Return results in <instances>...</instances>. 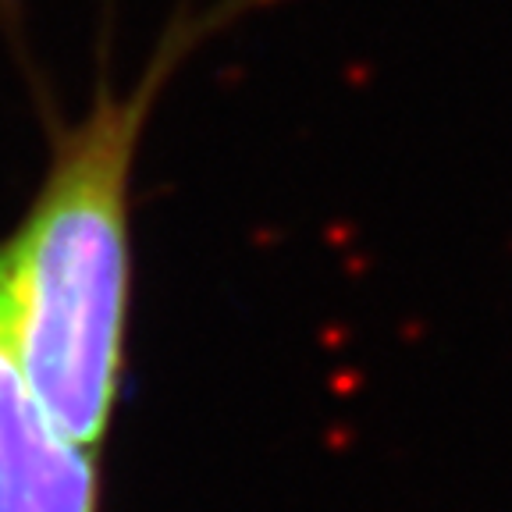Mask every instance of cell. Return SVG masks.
I'll use <instances>...</instances> for the list:
<instances>
[{"instance_id":"1","label":"cell","mask_w":512,"mask_h":512,"mask_svg":"<svg viewBox=\"0 0 512 512\" xmlns=\"http://www.w3.org/2000/svg\"><path fill=\"white\" fill-rule=\"evenodd\" d=\"M143 111L146 96L96 107L8 242L25 377L57 431L86 452L100 448L118 388L125 185Z\"/></svg>"},{"instance_id":"2","label":"cell","mask_w":512,"mask_h":512,"mask_svg":"<svg viewBox=\"0 0 512 512\" xmlns=\"http://www.w3.org/2000/svg\"><path fill=\"white\" fill-rule=\"evenodd\" d=\"M96 452L54 427L22 367L11 249L0 246V512H93Z\"/></svg>"}]
</instances>
